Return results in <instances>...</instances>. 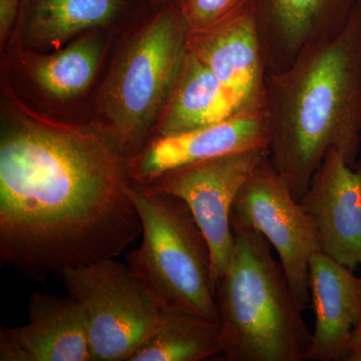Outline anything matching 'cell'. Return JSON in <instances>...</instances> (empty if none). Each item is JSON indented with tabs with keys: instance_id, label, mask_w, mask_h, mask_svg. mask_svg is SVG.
<instances>
[{
	"instance_id": "cell-1",
	"label": "cell",
	"mask_w": 361,
	"mask_h": 361,
	"mask_svg": "<svg viewBox=\"0 0 361 361\" xmlns=\"http://www.w3.org/2000/svg\"><path fill=\"white\" fill-rule=\"evenodd\" d=\"M128 161L89 123L45 115L4 78L1 262L44 281L120 256L142 234Z\"/></svg>"
},
{
	"instance_id": "cell-2",
	"label": "cell",
	"mask_w": 361,
	"mask_h": 361,
	"mask_svg": "<svg viewBox=\"0 0 361 361\" xmlns=\"http://www.w3.org/2000/svg\"><path fill=\"white\" fill-rule=\"evenodd\" d=\"M268 158L296 201L329 149L355 167L361 149V4L342 32L265 78Z\"/></svg>"
},
{
	"instance_id": "cell-3",
	"label": "cell",
	"mask_w": 361,
	"mask_h": 361,
	"mask_svg": "<svg viewBox=\"0 0 361 361\" xmlns=\"http://www.w3.org/2000/svg\"><path fill=\"white\" fill-rule=\"evenodd\" d=\"M235 245L216 282L223 353L229 361H305L311 334L267 239L231 218Z\"/></svg>"
},
{
	"instance_id": "cell-4",
	"label": "cell",
	"mask_w": 361,
	"mask_h": 361,
	"mask_svg": "<svg viewBox=\"0 0 361 361\" xmlns=\"http://www.w3.org/2000/svg\"><path fill=\"white\" fill-rule=\"evenodd\" d=\"M157 7L116 52L89 122L128 161L151 140L187 52L189 27L179 6Z\"/></svg>"
},
{
	"instance_id": "cell-5",
	"label": "cell",
	"mask_w": 361,
	"mask_h": 361,
	"mask_svg": "<svg viewBox=\"0 0 361 361\" xmlns=\"http://www.w3.org/2000/svg\"><path fill=\"white\" fill-rule=\"evenodd\" d=\"M130 195L142 242L127 264L161 312H183L219 322L212 254L184 201L142 183Z\"/></svg>"
},
{
	"instance_id": "cell-6",
	"label": "cell",
	"mask_w": 361,
	"mask_h": 361,
	"mask_svg": "<svg viewBox=\"0 0 361 361\" xmlns=\"http://www.w3.org/2000/svg\"><path fill=\"white\" fill-rule=\"evenodd\" d=\"M61 277L84 311L92 360L129 361L156 331L161 310L129 265L108 259Z\"/></svg>"
},
{
	"instance_id": "cell-7",
	"label": "cell",
	"mask_w": 361,
	"mask_h": 361,
	"mask_svg": "<svg viewBox=\"0 0 361 361\" xmlns=\"http://www.w3.org/2000/svg\"><path fill=\"white\" fill-rule=\"evenodd\" d=\"M231 218L246 223L276 251L292 290L305 307L310 301V262L322 251L314 225L265 157L240 189Z\"/></svg>"
},
{
	"instance_id": "cell-8",
	"label": "cell",
	"mask_w": 361,
	"mask_h": 361,
	"mask_svg": "<svg viewBox=\"0 0 361 361\" xmlns=\"http://www.w3.org/2000/svg\"><path fill=\"white\" fill-rule=\"evenodd\" d=\"M267 149L208 159L169 171L142 184L180 198L189 207L212 254L215 283L227 270L234 250L231 216L235 199Z\"/></svg>"
},
{
	"instance_id": "cell-9",
	"label": "cell",
	"mask_w": 361,
	"mask_h": 361,
	"mask_svg": "<svg viewBox=\"0 0 361 361\" xmlns=\"http://www.w3.org/2000/svg\"><path fill=\"white\" fill-rule=\"evenodd\" d=\"M266 73H281L342 32L361 0H249Z\"/></svg>"
},
{
	"instance_id": "cell-10",
	"label": "cell",
	"mask_w": 361,
	"mask_h": 361,
	"mask_svg": "<svg viewBox=\"0 0 361 361\" xmlns=\"http://www.w3.org/2000/svg\"><path fill=\"white\" fill-rule=\"evenodd\" d=\"M299 204L310 216L323 253L355 270L361 266V160L353 167L329 149Z\"/></svg>"
},
{
	"instance_id": "cell-11",
	"label": "cell",
	"mask_w": 361,
	"mask_h": 361,
	"mask_svg": "<svg viewBox=\"0 0 361 361\" xmlns=\"http://www.w3.org/2000/svg\"><path fill=\"white\" fill-rule=\"evenodd\" d=\"M187 49L234 94L242 110L262 109L267 73L250 2L215 25L189 32Z\"/></svg>"
},
{
	"instance_id": "cell-12",
	"label": "cell",
	"mask_w": 361,
	"mask_h": 361,
	"mask_svg": "<svg viewBox=\"0 0 361 361\" xmlns=\"http://www.w3.org/2000/svg\"><path fill=\"white\" fill-rule=\"evenodd\" d=\"M310 293L315 324L305 361H349L361 348L360 277L316 252L310 262Z\"/></svg>"
},
{
	"instance_id": "cell-13",
	"label": "cell",
	"mask_w": 361,
	"mask_h": 361,
	"mask_svg": "<svg viewBox=\"0 0 361 361\" xmlns=\"http://www.w3.org/2000/svg\"><path fill=\"white\" fill-rule=\"evenodd\" d=\"M257 149H267V135L262 109H252L202 129L153 137L128 167L133 180L147 183L175 169Z\"/></svg>"
},
{
	"instance_id": "cell-14",
	"label": "cell",
	"mask_w": 361,
	"mask_h": 361,
	"mask_svg": "<svg viewBox=\"0 0 361 361\" xmlns=\"http://www.w3.org/2000/svg\"><path fill=\"white\" fill-rule=\"evenodd\" d=\"M84 311L71 297L35 293L28 323L0 329V361H92Z\"/></svg>"
},
{
	"instance_id": "cell-15",
	"label": "cell",
	"mask_w": 361,
	"mask_h": 361,
	"mask_svg": "<svg viewBox=\"0 0 361 361\" xmlns=\"http://www.w3.org/2000/svg\"><path fill=\"white\" fill-rule=\"evenodd\" d=\"M110 39L103 28L90 30L56 51L13 47L16 78L49 103L63 106L87 94L96 80Z\"/></svg>"
},
{
	"instance_id": "cell-16",
	"label": "cell",
	"mask_w": 361,
	"mask_h": 361,
	"mask_svg": "<svg viewBox=\"0 0 361 361\" xmlns=\"http://www.w3.org/2000/svg\"><path fill=\"white\" fill-rule=\"evenodd\" d=\"M133 0H21L20 18L9 44L49 52L63 49L90 30L111 25Z\"/></svg>"
},
{
	"instance_id": "cell-17",
	"label": "cell",
	"mask_w": 361,
	"mask_h": 361,
	"mask_svg": "<svg viewBox=\"0 0 361 361\" xmlns=\"http://www.w3.org/2000/svg\"><path fill=\"white\" fill-rule=\"evenodd\" d=\"M241 111L234 94L187 49L151 139L202 129Z\"/></svg>"
},
{
	"instance_id": "cell-18",
	"label": "cell",
	"mask_w": 361,
	"mask_h": 361,
	"mask_svg": "<svg viewBox=\"0 0 361 361\" xmlns=\"http://www.w3.org/2000/svg\"><path fill=\"white\" fill-rule=\"evenodd\" d=\"M219 353H223L219 322L161 311L156 331L129 361H201Z\"/></svg>"
},
{
	"instance_id": "cell-19",
	"label": "cell",
	"mask_w": 361,
	"mask_h": 361,
	"mask_svg": "<svg viewBox=\"0 0 361 361\" xmlns=\"http://www.w3.org/2000/svg\"><path fill=\"white\" fill-rule=\"evenodd\" d=\"M249 0H178L189 32L204 30L224 20Z\"/></svg>"
},
{
	"instance_id": "cell-20",
	"label": "cell",
	"mask_w": 361,
	"mask_h": 361,
	"mask_svg": "<svg viewBox=\"0 0 361 361\" xmlns=\"http://www.w3.org/2000/svg\"><path fill=\"white\" fill-rule=\"evenodd\" d=\"M21 0H0V44L6 47L11 39L18 18Z\"/></svg>"
},
{
	"instance_id": "cell-21",
	"label": "cell",
	"mask_w": 361,
	"mask_h": 361,
	"mask_svg": "<svg viewBox=\"0 0 361 361\" xmlns=\"http://www.w3.org/2000/svg\"><path fill=\"white\" fill-rule=\"evenodd\" d=\"M152 4L154 6H161V4H169V2H176L177 4L178 0H151Z\"/></svg>"
},
{
	"instance_id": "cell-22",
	"label": "cell",
	"mask_w": 361,
	"mask_h": 361,
	"mask_svg": "<svg viewBox=\"0 0 361 361\" xmlns=\"http://www.w3.org/2000/svg\"><path fill=\"white\" fill-rule=\"evenodd\" d=\"M349 361H361V348L358 349L357 351L351 356L350 360Z\"/></svg>"
},
{
	"instance_id": "cell-23",
	"label": "cell",
	"mask_w": 361,
	"mask_h": 361,
	"mask_svg": "<svg viewBox=\"0 0 361 361\" xmlns=\"http://www.w3.org/2000/svg\"><path fill=\"white\" fill-rule=\"evenodd\" d=\"M360 294H361V276L360 277Z\"/></svg>"
}]
</instances>
